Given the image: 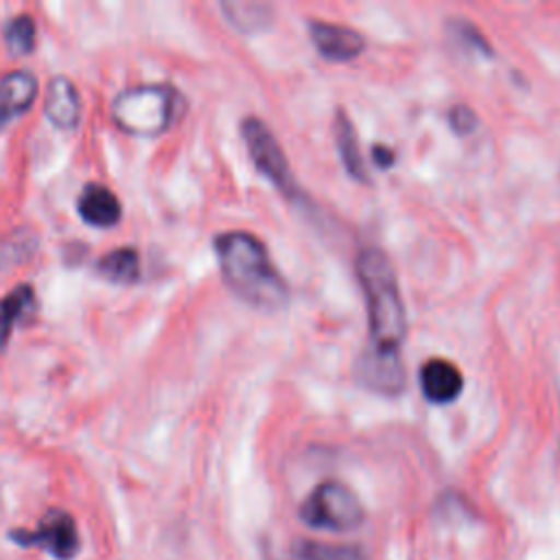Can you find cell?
Masks as SVG:
<instances>
[{"label":"cell","mask_w":560,"mask_h":560,"mask_svg":"<svg viewBox=\"0 0 560 560\" xmlns=\"http://www.w3.org/2000/svg\"><path fill=\"white\" fill-rule=\"evenodd\" d=\"M221 9L225 13V18L243 33H254L265 28L271 22V13L273 9L265 2H221Z\"/></svg>","instance_id":"cell-16"},{"label":"cell","mask_w":560,"mask_h":560,"mask_svg":"<svg viewBox=\"0 0 560 560\" xmlns=\"http://www.w3.org/2000/svg\"><path fill=\"white\" fill-rule=\"evenodd\" d=\"M300 518L313 529L341 534L357 529L365 518V510L346 483L328 479L315 486L304 499L300 505Z\"/></svg>","instance_id":"cell-4"},{"label":"cell","mask_w":560,"mask_h":560,"mask_svg":"<svg viewBox=\"0 0 560 560\" xmlns=\"http://www.w3.org/2000/svg\"><path fill=\"white\" fill-rule=\"evenodd\" d=\"M241 136L247 147V153L258 173H262L282 195L295 199L300 195L298 182L291 173L287 155L271 133V129L256 116H247L241 122Z\"/></svg>","instance_id":"cell-5"},{"label":"cell","mask_w":560,"mask_h":560,"mask_svg":"<svg viewBox=\"0 0 560 560\" xmlns=\"http://www.w3.org/2000/svg\"><path fill=\"white\" fill-rule=\"evenodd\" d=\"M335 140H337L341 162H343L346 171L350 173V177H354L359 182H368V171H365V164L361 158L357 131L343 109H339L337 118H335Z\"/></svg>","instance_id":"cell-15"},{"label":"cell","mask_w":560,"mask_h":560,"mask_svg":"<svg viewBox=\"0 0 560 560\" xmlns=\"http://www.w3.org/2000/svg\"><path fill=\"white\" fill-rule=\"evenodd\" d=\"M79 217L92 228H114L122 217L118 197L103 184H85L77 199Z\"/></svg>","instance_id":"cell-11"},{"label":"cell","mask_w":560,"mask_h":560,"mask_svg":"<svg viewBox=\"0 0 560 560\" xmlns=\"http://www.w3.org/2000/svg\"><path fill=\"white\" fill-rule=\"evenodd\" d=\"M372 158H374V162L378 164V166H389V164H394V151L392 149H387V147H383V144H376L374 149H372Z\"/></svg>","instance_id":"cell-19"},{"label":"cell","mask_w":560,"mask_h":560,"mask_svg":"<svg viewBox=\"0 0 560 560\" xmlns=\"http://www.w3.org/2000/svg\"><path fill=\"white\" fill-rule=\"evenodd\" d=\"M37 90V77L31 70L20 68L0 77V129L33 107Z\"/></svg>","instance_id":"cell-8"},{"label":"cell","mask_w":560,"mask_h":560,"mask_svg":"<svg viewBox=\"0 0 560 560\" xmlns=\"http://www.w3.org/2000/svg\"><path fill=\"white\" fill-rule=\"evenodd\" d=\"M293 560H370L361 545L350 542H322L302 538L293 542Z\"/></svg>","instance_id":"cell-14"},{"label":"cell","mask_w":560,"mask_h":560,"mask_svg":"<svg viewBox=\"0 0 560 560\" xmlns=\"http://www.w3.org/2000/svg\"><path fill=\"white\" fill-rule=\"evenodd\" d=\"M308 33L317 52L328 61H350L365 50V37L343 24L311 20Z\"/></svg>","instance_id":"cell-7"},{"label":"cell","mask_w":560,"mask_h":560,"mask_svg":"<svg viewBox=\"0 0 560 560\" xmlns=\"http://www.w3.org/2000/svg\"><path fill=\"white\" fill-rule=\"evenodd\" d=\"M186 101L171 83H142L120 90L112 101L116 127L129 136L158 138L184 114Z\"/></svg>","instance_id":"cell-3"},{"label":"cell","mask_w":560,"mask_h":560,"mask_svg":"<svg viewBox=\"0 0 560 560\" xmlns=\"http://www.w3.org/2000/svg\"><path fill=\"white\" fill-rule=\"evenodd\" d=\"M35 308V291L31 284H18L0 298V350L9 343L13 326Z\"/></svg>","instance_id":"cell-13"},{"label":"cell","mask_w":560,"mask_h":560,"mask_svg":"<svg viewBox=\"0 0 560 560\" xmlns=\"http://www.w3.org/2000/svg\"><path fill=\"white\" fill-rule=\"evenodd\" d=\"M357 276L365 295L368 346L363 354L400 359V343L407 332L405 302L396 271L381 247H363L357 256Z\"/></svg>","instance_id":"cell-1"},{"label":"cell","mask_w":560,"mask_h":560,"mask_svg":"<svg viewBox=\"0 0 560 560\" xmlns=\"http://www.w3.org/2000/svg\"><path fill=\"white\" fill-rule=\"evenodd\" d=\"M448 125L453 127L455 133L464 136L477 127V116L468 105H455L448 109Z\"/></svg>","instance_id":"cell-18"},{"label":"cell","mask_w":560,"mask_h":560,"mask_svg":"<svg viewBox=\"0 0 560 560\" xmlns=\"http://www.w3.org/2000/svg\"><path fill=\"white\" fill-rule=\"evenodd\" d=\"M96 273L114 284H133L140 280V254L136 247H118L101 256Z\"/></svg>","instance_id":"cell-12"},{"label":"cell","mask_w":560,"mask_h":560,"mask_svg":"<svg viewBox=\"0 0 560 560\" xmlns=\"http://www.w3.org/2000/svg\"><path fill=\"white\" fill-rule=\"evenodd\" d=\"M11 538L22 547L46 549L57 560H72L79 551L74 518L63 510H50L35 529H13Z\"/></svg>","instance_id":"cell-6"},{"label":"cell","mask_w":560,"mask_h":560,"mask_svg":"<svg viewBox=\"0 0 560 560\" xmlns=\"http://www.w3.org/2000/svg\"><path fill=\"white\" fill-rule=\"evenodd\" d=\"M214 254L225 284L243 302L276 311L289 300V287L269 258L265 243L243 230L214 236Z\"/></svg>","instance_id":"cell-2"},{"label":"cell","mask_w":560,"mask_h":560,"mask_svg":"<svg viewBox=\"0 0 560 560\" xmlns=\"http://www.w3.org/2000/svg\"><path fill=\"white\" fill-rule=\"evenodd\" d=\"M37 26L31 15L22 13L7 22L4 26V44L11 55H28L35 48Z\"/></svg>","instance_id":"cell-17"},{"label":"cell","mask_w":560,"mask_h":560,"mask_svg":"<svg viewBox=\"0 0 560 560\" xmlns=\"http://www.w3.org/2000/svg\"><path fill=\"white\" fill-rule=\"evenodd\" d=\"M420 389L429 402H453L464 389L459 368L446 359H429L420 368Z\"/></svg>","instance_id":"cell-10"},{"label":"cell","mask_w":560,"mask_h":560,"mask_svg":"<svg viewBox=\"0 0 560 560\" xmlns=\"http://www.w3.org/2000/svg\"><path fill=\"white\" fill-rule=\"evenodd\" d=\"M44 114L57 129H63V131L77 129L81 120V96L77 85L68 77L57 74L48 81Z\"/></svg>","instance_id":"cell-9"}]
</instances>
